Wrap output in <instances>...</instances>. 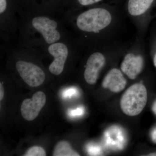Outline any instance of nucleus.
I'll list each match as a JSON object with an SVG mask.
<instances>
[{
    "label": "nucleus",
    "mask_w": 156,
    "mask_h": 156,
    "mask_svg": "<svg viewBox=\"0 0 156 156\" xmlns=\"http://www.w3.org/2000/svg\"><path fill=\"white\" fill-rule=\"evenodd\" d=\"M25 156H45L46 151L43 147L40 146H33L30 147L24 154Z\"/></svg>",
    "instance_id": "obj_14"
},
{
    "label": "nucleus",
    "mask_w": 156,
    "mask_h": 156,
    "mask_svg": "<svg viewBox=\"0 0 156 156\" xmlns=\"http://www.w3.org/2000/svg\"><path fill=\"white\" fill-rule=\"evenodd\" d=\"M105 142L108 147L115 150L124 148L126 142L125 133L122 129L118 126H112L104 133Z\"/></svg>",
    "instance_id": "obj_11"
},
{
    "label": "nucleus",
    "mask_w": 156,
    "mask_h": 156,
    "mask_svg": "<svg viewBox=\"0 0 156 156\" xmlns=\"http://www.w3.org/2000/svg\"><path fill=\"white\" fill-rule=\"evenodd\" d=\"M19 9L61 15L66 8L67 0H18Z\"/></svg>",
    "instance_id": "obj_7"
},
{
    "label": "nucleus",
    "mask_w": 156,
    "mask_h": 156,
    "mask_svg": "<svg viewBox=\"0 0 156 156\" xmlns=\"http://www.w3.org/2000/svg\"><path fill=\"white\" fill-rule=\"evenodd\" d=\"M18 10V0H0V37L4 45L14 44L17 41Z\"/></svg>",
    "instance_id": "obj_4"
},
{
    "label": "nucleus",
    "mask_w": 156,
    "mask_h": 156,
    "mask_svg": "<svg viewBox=\"0 0 156 156\" xmlns=\"http://www.w3.org/2000/svg\"><path fill=\"white\" fill-rule=\"evenodd\" d=\"M19 28L14 44L23 48L44 50L46 47L73 35L61 15L18 10Z\"/></svg>",
    "instance_id": "obj_1"
},
{
    "label": "nucleus",
    "mask_w": 156,
    "mask_h": 156,
    "mask_svg": "<svg viewBox=\"0 0 156 156\" xmlns=\"http://www.w3.org/2000/svg\"><path fill=\"white\" fill-rule=\"evenodd\" d=\"M84 113V109L83 107H80L75 109L71 110L69 112V115L71 117H76L81 116Z\"/></svg>",
    "instance_id": "obj_17"
},
{
    "label": "nucleus",
    "mask_w": 156,
    "mask_h": 156,
    "mask_svg": "<svg viewBox=\"0 0 156 156\" xmlns=\"http://www.w3.org/2000/svg\"><path fill=\"white\" fill-rule=\"evenodd\" d=\"M127 85V80L121 69L114 68L110 70L102 81V86L105 89L112 92L118 93L124 90Z\"/></svg>",
    "instance_id": "obj_10"
},
{
    "label": "nucleus",
    "mask_w": 156,
    "mask_h": 156,
    "mask_svg": "<svg viewBox=\"0 0 156 156\" xmlns=\"http://www.w3.org/2000/svg\"><path fill=\"white\" fill-rule=\"evenodd\" d=\"M73 36L83 47L104 42V37L115 23V15L103 7L91 6L65 10L61 14Z\"/></svg>",
    "instance_id": "obj_2"
},
{
    "label": "nucleus",
    "mask_w": 156,
    "mask_h": 156,
    "mask_svg": "<svg viewBox=\"0 0 156 156\" xmlns=\"http://www.w3.org/2000/svg\"><path fill=\"white\" fill-rule=\"evenodd\" d=\"M83 49V47L71 35L49 45L41 51L53 57L48 69L51 74L58 76L64 72L69 61Z\"/></svg>",
    "instance_id": "obj_3"
},
{
    "label": "nucleus",
    "mask_w": 156,
    "mask_h": 156,
    "mask_svg": "<svg viewBox=\"0 0 156 156\" xmlns=\"http://www.w3.org/2000/svg\"><path fill=\"white\" fill-rule=\"evenodd\" d=\"M46 102V96L42 91L35 93L31 98L23 100L21 106V114L27 121H32L38 115Z\"/></svg>",
    "instance_id": "obj_8"
},
{
    "label": "nucleus",
    "mask_w": 156,
    "mask_h": 156,
    "mask_svg": "<svg viewBox=\"0 0 156 156\" xmlns=\"http://www.w3.org/2000/svg\"><path fill=\"white\" fill-rule=\"evenodd\" d=\"M54 156H79L80 154L74 151L69 143L60 141L56 144L53 151Z\"/></svg>",
    "instance_id": "obj_13"
},
{
    "label": "nucleus",
    "mask_w": 156,
    "mask_h": 156,
    "mask_svg": "<svg viewBox=\"0 0 156 156\" xmlns=\"http://www.w3.org/2000/svg\"><path fill=\"white\" fill-rule=\"evenodd\" d=\"M103 44L104 42H101L84 48L87 54L83 75L85 80L89 85H94L97 82L100 73L106 63Z\"/></svg>",
    "instance_id": "obj_5"
},
{
    "label": "nucleus",
    "mask_w": 156,
    "mask_h": 156,
    "mask_svg": "<svg viewBox=\"0 0 156 156\" xmlns=\"http://www.w3.org/2000/svg\"><path fill=\"white\" fill-rule=\"evenodd\" d=\"M151 135L152 141L154 143L156 144V127L152 130Z\"/></svg>",
    "instance_id": "obj_18"
},
{
    "label": "nucleus",
    "mask_w": 156,
    "mask_h": 156,
    "mask_svg": "<svg viewBox=\"0 0 156 156\" xmlns=\"http://www.w3.org/2000/svg\"><path fill=\"white\" fill-rule=\"evenodd\" d=\"M152 109V111L153 112H154V113L156 115V100L154 102L153 105Z\"/></svg>",
    "instance_id": "obj_20"
},
{
    "label": "nucleus",
    "mask_w": 156,
    "mask_h": 156,
    "mask_svg": "<svg viewBox=\"0 0 156 156\" xmlns=\"http://www.w3.org/2000/svg\"><path fill=\"white\" fill-rule=\"evenodd\" d=\"M153 61L154 65L156 68V53L154 56Z\"/></svg>",
    "instance_id": "obj_21"
},
{
    "label": "nucleus",
    "mask_w": 156,
    "mask_h": 156,
    "mask_svg": "<svg viewBox=\"0 0 156 156\" xmlns=\"http://www.w3.org/2000/svg\"><path fill=\"white\" fill-rule=\"evenodd\" d=\"M147 101V92L143 84L137 83L129 87L123 94L120 106L124 113L135 116L143 110Z\"/></svg>",
    "instance_id": "obj_6"
},
{
    "label": "nucleus",
    "mask_w": 156,
    "mask_h": 156,
    "mask_svg": "<svg viewBox=\"0 0 156 156\" xmlns=\"http://www.w3.org/2000/svg\"><path fill=\"white\" fill-rule=\"evenodd\" d=\"M144 59L141 54L129 52L124 56L121 65V70L129 79L134 80L142 72Z\"/></svg>",
    "instance_id": "obj_9"
},
{
    "label": "nucleus",
    "mask_w": 156,
    "mask_h": 156,
    "mask_svg": "<svg viewBox=\"0 0 156 156\" xmlns=\"http://www.w3.org/2000/svg\"><path fill=\"white\" fill-rule=\"evenodd\" d=\"M77 89L75 87H72V88H69L68 89H66L64 91L63 93V97L66 98H70L72 96H75V95H77L78 92Z\"/></svg>",
    "instance_id": "obj_16"
},
{
    "label": "nucleus",
    "mask_w": 156,
    "mask_h": 156,
    "mask_svg": "<svg viewBox=\"0 0 156 156\" xmlns=\"http://www.w3.org/2000/svg\"><path fill=\"white\" fill-rule=\"evenodd\" d=\"M154 0H128L127 10L131 17H142L150 9Z\"/></svg>",
    "instance_id": "obj_12"
},
{
    "label": "nucleus",
    "mask_w": 156,
    "mask_h": 156,
    "mask_svg": "<svg viewBox=\"0 0 156 156\" xmlns=\"http://www.w3.org/2000/svg\"><path fill=\"white\" fill-rule=\"evenodd\" d=\"M4 96V89L2 83H0V100H2Z\"/></svg>",
    "instance_id": "obj_19"
},
{
    "label": "nucleus",
    "mask_w": 156,
    "mask_h": 156,
    "mask_svg": "<svg viewBox=\"0 0 156 156\" xmlns=\"http://www.w3.org/2000/svg\"><path fill=\"white\" fill-rule=\"evenodd\" d=\"M88 152L90 155H99L101 153V150L99 146L95 144H90L88 145Z\"/></svg>",
    "instance_id": "obj_15"
},
{
    "label": "nucleus",
    "mask_w": 156,
    "mask_h": 156,
    "mask_svg": "<svg viewBox=\"0 0 156 156\" xmlns=\"http://www.w3.org/2000/svg\"><path fill=\"white\" fill-rule=\"evenodd\" d=\"M147 156H156V152L151 153H150L148 154H147Z\"/></svg>",
    "instance_id": "obj_22"
}]
</instances>
